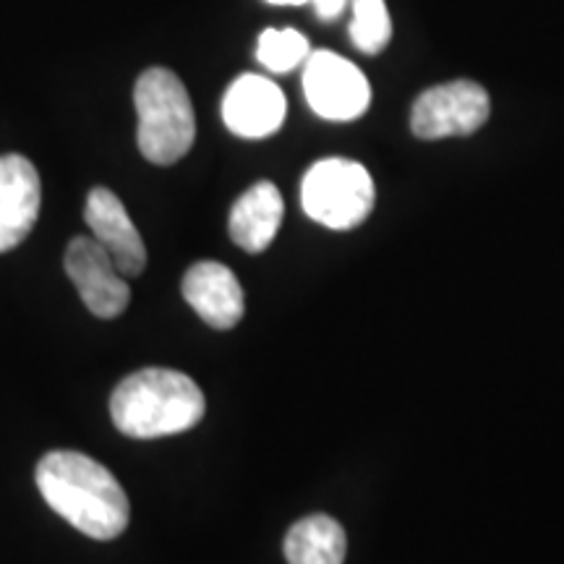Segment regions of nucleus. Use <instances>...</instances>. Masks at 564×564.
Returning <instances> with one entry per match:
<instances>
[{"mask_svg":"<svg viewBox=\"0 0 564 564\" xmlns=\"http://www.w3.org/2000/svg\"><path fill=\"white\" fill-rule=\"evenodd\" d=\"M183 299L209 327L232 329L243 319V288L228 267L220 262H199L183 274Z\"/></svg>","mask_w":564,"mask_h":564,"instance_id":"nucleus-11","label":"nucleus"},{"mask_svg":"<svg viewBox=\"0 0 564 564\" xmlns=\"http://www.w3.org/2000/svg\"><path fill=\"white\" fill-rule=\"evenodd\" d=\"M137 144L152 165H173L192 152L196 139L194 105L173 70L147 68L133 89Z\"/></svg>","mask_w":564,"mask_h":564,"instance_id":"nucleus-3","label":"nucleus"},{"mask_svg":"<svg viewBox=\"0 0 564 564\" xmlns=\"http://www.w3.org/2000/svg\"><path fill=\"white\" fill-rule=\"evenodd\" d=\"M489 95L476 82H449L426 89L415 100L411 129L419 139L468 137L489 121Z\"/></svg>","mask_w":564,"mask_h":564,"instance_id":"nucleus-6","label":"nucleus"},{"mask_svg":"<svg viewBox=\"0 0 564 564\" xmlns=\"http://www.w3.org/2000/svg\"><path fill=\"white\" fill-rule=\"evenodd\" d=\"M42 207L37 167L21 154L0 158V253L26 241Z\"/></svg>","mask_w":564,"mask_h":564,"instance_id":"nucleus-8","label":"nucleus"},{"mask_svg":"<svg viewBox=\"0 0 564 564\" xmlns=\"http://www.w3.org/2000/svg\"><path fill=\"white\" fill-rule=\"evenodd\" d=\"M285 204L280 188L270 181L253 183L241 199L232 204L230 212V238L249 253H262L278 236Z\"/></svg>","mask_w":564,"mask_h":564,"instance_id":"nucleus-12","label":"nucleus"},{"mask_svg":"<svg viewBox=\"0 0 564 564\" xmlns=\"http://www.w3.org/2000/svg\"><path fill=\"white\" fill-rule=\"evenodd\" d=\"M314 3V11L316 17H319L322 21H333L340 17V13L345 11V6L350 3V0H312Z\"/></svg>","mask_w":564,"mask_h":564,"instance_id":"nucleus-16","label":"nucleus"},{"mask_svg":"<svg viewBox=\"0 0 564 564\" xmlns=\"http://www.w3.org/2000/svg\"><path fill=\"white\" fill-rule=\"evenodd\" d=\"M373 181L361 162L327 158L308 167L301 183V202L306 215L324 228L350 230L371 215Z\"/></svg>","mask_w":564,"mask_h":564,"instance_id":"nucleus-4","label":"nucleus"},{"mask_svg":"<svg viewBox=\"0 0 564 564\" xmlns=\"http://www.w3.org/2000/svg\"><path fill=\"white\" fill-rule=\"evenodd\" d=\"M84 220L89 225L91 238L110 253L123 278H137L144 272L147 246L123 202L110 188H91L87 207H84Z\"/></svg>","mask_w":564,"mask_h":564,"instance_id":"nucleus-9","label":"nucleus"},{"mask_svg":"<svg viewBox=\"0 0 564 564\" xmlns=\"http://www.w3.org/2000/svg\"><path fill=\"white\" fill-rule=\"evenodd\" d=\"M66 274L87 308L100 319H116L129 308L131 288L110 253L95 238L79 236L66 249Z\"/></svg>","mask_w":564,"mask_h":564,"instance_id":"nucleus-7","label":"nucleus"},{"mask_svg":"<svg viewBox=\"0 0 564 564\" xmlns=\"http://www.w3.org/2000/svg\"><path fill=\"white\" fill-rule=\"evenodd\" d=\"M350 37L366 55L382 53L392 40V19L384 0H350Z\"/></svg>","mask_w":564,"mask_h":564,"instance_id":"nucleus-14","label":"nucleus"},{"mask_svg":"<svg viewBox=\"0 0 564 564\" xmlns=\"http://www.w3.org/2000/svg\"><path fill=\"white\" fill-rule=\"evenodd\" d=\"M348 552L343 525L329 514H312L285 535L288 564H343Z\"/></svg>","mask_w":564,"mask_h":564,"instance_id":"nucleus-13","label":"nucleus"},{"mask_svg":"<svg viewBox=\"0 0 564 564\" xmlns=\"http://www.w3.org/2000/svg\"><path fill=\"white\" fill-rule=\"evenodd\" d=\"M199 384L173 369H141L126 377L110 398L116 429L131 440H160L188 432L204 419Z\"/></svg>","mask_w":564,"mask_h":564,"instance_id":"nucleus-2","label":"nucleus"},{"mask_svg":"<svg viewBox=\"0 0 564 564\" xmlns=\"http://www.w3.org/2000/svg\"><path fill=\"white\" fill-rule=\"evenodd\" d=\"M312 55L308 40L295 30H264L257 42V58L272 74H288Z\"/></svg>","mask_w":564,"mask_h":564,"instance_id":"nucleus-15","label":"nucleus"},{"mask_svg":"<svg viewBox=\"0 0 564 564\" xmlns=\"http://www.w3.org/2000/svg\"><path fill=\"white\" fill-rule=\"evenodd\" d=\"M285 95L267 76L243 74L230 84L223 100V121L236 137L264 139L285 121Z\"/></svg>","mask_w":564,"mask_h":564,"instance_id":"nucleus-10","label":"nucleus"},{"mask_svg":"<svg viewBox=\"0 0 564 564\" xmlns=\"http://www.w3.org/2000/svg\"><path fill=\"white\" fill-rule=\"evenodd\" d=\"M303 91L324 121H356L371 102V87L356 63L333 51H316L303 63Z\"/></svg>","mask_w":564,"mask_h":564,"instance_id":"nucleus-5","label":"nucleus"},{"mask_svg":"<svg viewBox=\"0 0 564 564\" xmlns=\"http://www.w3.org/2000/svg\"><path fill=\"white\" fill-rule=\"evenodd\" d=\"M272 6H303V3H312V0H267Z\"/></svg>","mask_w":564,"mask_h":564,"instance_id":"nucleus-17","label":"nucleus"},{"mask_svg":"<svg viewBox=\"0 0 564 564\" xmlns=\"http://www.w3.org/2000/svg\"><path fill=\"white\" fill-rule=\"evenodd\" d=\"M42 499L76 531L112 541L129 528V497L105 465L74 449H55L37 465Z\"/></svg>","mask_w":564,"mask_h":564,"instance_id":"nucleus-1","label":"nucleus"}]
</instances>
